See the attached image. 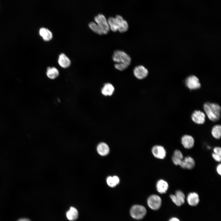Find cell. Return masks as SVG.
Instances as JSON below:
<instances>
[{"label":"cell","instance_id":"6da1fadb","mask_svg":"<svg viewBox=\"0 0 221 221\" xmlns=\"http://www.w3.org/2000/svg\"><path fill=\"white\" fill-rule=\"evenodd\" d=\"M112 59L116 63L114 65L115 68L120 71L126 69L131 62L130 56L125 52L119 50H116L114 52Z\"/></svg>","mask_w":221,"mask_h":221},{"label":"cell","instance_id":"7a4b0ae2","mask_svg":"<svg viewBox=\"0 0 221 221\" xmlns=\"http://www.w3.org/2000/svg\"><path fill=\"white\" fill-rule=\"evenodd\" d=\"M107 21L110 29L113 32L118 31L121 33H123L128 29L127 22L120 15H117L115 17H110Z\"/></svg>","mask_w":221,"mask_h":221},{"label":"cell","instance_id":"3957f363","mask_svg":"<svg viewBox=\"0 0 221 221\" xmlns=\"http://www.w3.org/2000/svg\"><path fill=\"white\" fill-rule=\"evenodd\" d=\"M204 109L208 118L210 120L215 122L220 118L221 107L216 103L207 102L204 103Z\"/></svg>","mask_w":221,"mask_h":221},{"label":"cell","instance_id":"277c9868","mask_svg":"<svg viewBox=\"0 0 221 221\" xmlns=\"http://www.w3.org/2000/svg\"><path fill=\"white\" fill-rule=\"evenodd\" d=\"M130 215L134 219L140 220L145 215L147 211L143 206L140 205H134L132 206L130 210Z\"/></svg>","mask_w":221,"mask_h":221},{"label":"cell","instance_id":"5b68a950","mask_svg":"<svg viewBox=\"0 0 221 221\" xmlns=\"http://www.w3.org/2000/svg\"><path fill=\"white\" fill-rule=\"evenodd\" d=\"M94 20L95 23L102 31L103 35L107 34L109 32L110 29L108 21L103 14H98L95 17Z\"/></svg>","mask_w":221,"mask_h":221},{"label":"cell","instance_id":"8992f818","mask_svg":"<svg viewBox=\"0 0 221 221\" xmlns=\"http://www.w3.org/2000/svg\"><path fill=\"white\" fill-rule=\"evenodd\" d=\"M162 200L161 197L156 194L150 195L148 198L147 203L148 207L153 210L159 209L162 205Z\"/></svg>","mask_w":221,"mask_h":221},{"label":"cell","instance_id":"52a82bcc","mask_svg":"<svg viewBox=\"0 0 221 221\" xmlns=\"http://www.w3.org/2000/svg\"><path fill=\"white\" fill-rule=\"evenodd\" d=\"M170 197L174 204L178 207L181 206L185 202V195L184 192L180 190L176 191L174 194H171Z\"/></svg>","mask_w":221,"mask_h":221},{"label":"cell","instance_id":"ba28073f","mask_svg":"<svg viewBox=\"0 0 221 221\" xmlns=\"http://www.w3.org/2000/svg\"><path fill=\"white\" fill-rule=\"evenodd\" d=\"M185 84L187 87L191 90L198 89L201 87L198 78L195 76L188 77L186 79Z\"/></svg>","mask_w":221,"mask_h":221},{"label":"cell","instance_id":"9c48e42d","mask_svg":"<svg viewBox=\"0 0 221 221\" xmlns=\"http://www.w3.org/2000/svg\"><path fill=\"white\" fill-rule=\"evenodd\" d=\"M152 152L155 157L160 159H165L167 154L165 148L161 145H157L153 146L152 149Z\"/></svg>","mask_w":221,"mask_h":221},{"label":"cell","instance_id":"30bf717a","mask_svg":"<svg viewBox=\"0 0 221 221\" xmlns=\"http://www.w3.org/2000/svg\"><path fill=\"white\" fill-rule=\"evenodd\" d=\"M206 116L204 112L200 110L194 111L191 115L192 121L198 124H203L205 121Z\"/></svg>","mask_w":221,"mask_h":221},{"label":"cell","instance_id":"8fae6325","mask_svg":"<svg viewBox=\"0 0 221 221\" xmlns=\"http://www.w3.org/2000/svg\"><path fill=\"white\" fill-rule=\"evenodd\" d=\"M134 76L137 79H142L147 77L148 74V70L142 65L136 67L134 69Z\"/></svg>","mask_w":221,"mask_h":221},{"label":"cell","instance_id":"7c38bea8","mask_svg":"<svg viewBox=\"0 0 221 221\" xmlns=\"http://www.w3.org/2000/svg\"><path fill=\"white\" fill-rule=\"evenodd\" d=\"M195 165V162L193 158L188 156L183 158L179 165L184 169H192L194 168Z\"/></svg>","mask_w":221,"mask_h":221},{"label":"cell","instance_id":"4fadbf2b","mask_svg":"<svg viewBox=\"0 0 221 221\" xmlns=\"http://www.w3.org/2000/svg\"><path fill=\"white\" fill-rule=\"evenodd\" d=\"M181 143L185 148L189 149L194 146L195 141L192 136L186 134L184 135L181 138Z\"/></svg>","mask_w":221,"mask_h":221},{"label":"cell","instance_id":"5bb4252c","mask_svg":"<svg viewBox=\"0 0 221 221\" xmlns=\"http://www.w3.org/2000/svg\"><path fill=\"white\" fill-rule=\"evenodd\" d=\"M186 200L188 205L192 207L196 206L200 202L199 195L195 192L189 193L187 195Z\"/></svg>","mask_w":221,"mask_h":221},{"label":"cell","instance_id":"9a60e30c","mask_svg":"<svg viewBox=\"0 0 221 221\" xmlns=\"http://www.w3.org/2000/svg\"><path fill=\"white\" fill-rule=\"evenodd\" d=\"M169 187L168 182L165 180L161 179L159 180L157 182L156 188L157 191L161 194L166 193Z\"/></svg>","mask_w":221,"mask_h":221},{"label":"cell","instance_id":"2e32d148","mask_svg":"<svg viewBox=\"0 0 221 221\" xmlns=\"http://www.w3.org/2000/svg\"><path fill=\"white\" fill-rule=\"evenodd\" d=\"M58 62L59 65L62 68H66L71 65V61L69 58L64 53H61L59 56Z\"/></svg>","mask_w":221,"mask_h":221},{"label":"cell","instance_id":"e0dca14e","mask_svg":"<svg viewBox=\"0 0 221 221\" xmlns=\"http://www.w3.org/2000/svg\"><path fill=\"white\" fill-rule=\"evenodd\" d=\"M39 33L43 40L45 41H50L53 37L52 32L49 29L45 28H41L39 30Z\"/></svg>","mask_w":221,"mask_h":221},{"label":"cell","instance_id":"ac0fdd59","mask_svg":"<svg viewBox=\"0 0 221 221\" xmlns=\"http://www.w3.org/2000/svg\"><path fill=\"white\" fill-rule=\"evenodd\" d=\"M184 158L182 152L179 150H175L172 156V161L176 165H179Z\"/></svg>","mask_w":221,"mask_h":221},{"label":"cell","instance_id":"d6986e66","mask_svg":"<svg viewBox=\"0 0 221 221\" xmlns=\"http://www.w3.org/2000/svg\"><path fill=\"white\" fill-rule=\"evenodd\" d=\"M97 150L99 155L102 156H105L108 154L110 149L108 145L106 143L101 142L98 145Z\"/></svg>","mask_w":221,"mask_h":221},{"label":"cell","instance_id":"ffe728a7","mask_svg":"<svg viewBox=\"0 0 221 221\" xmlns=\"http://www.w3.org/2000/svg\"><path fill=\"white\" fill-rule=\"evenodd\" d=\"M114 88L109 83H105L101 89V93L104 96H111L113 93Z\"/></svg>","mask_w":221,"mask_h":221},{"label":"cell","instance_id":"44dd1931","mask_svg":"<svg viewBox=\"0 0 221 221\" xmlns=\"http://www.w3.org/2000/svg\"><path fill=\"white\" fill-rule=\"evenodd\" d=\"M46 75L48 77L52 79L57 78L59 75L57 68L54 67H48L47 69Z\"/></svg>","mask_w":221,"mask_h":221},{"label":"cell","instance_id":"7402d4cb","mask_svg":"<svg viewBox=\"0 0 221 221\" xmlns=\"http://www.w3.org/2000/svg\"><path fill=\"white\" fill-rule=\"evenodd\" d=\"M66 216L67 219L71 221L76 220L78 216V211L75 208L71 207L66 213Z\"/></svg>","mask_w":221,"mask_h":221},{"label":"cell","instance_id":"603a6c76","mask_svg":"<svg viewBox=\"0 0 221 221\" xmlns=\"http://www.w3.org/2000/svg\"><path fill=\"white\" fill-rule=\"evenodd\" d=\"M106 181L108 185L111 187L116 186L119 184L120 181L119 178L115 176H108Z\"/></svg>","mask_w":221,"mask_h":221},{"label":"cell","instance_id":"cb8c5ba5","mask_svg":"<svg viewBox=\"0 0 221 221\" xmlns=\"http://www.w3.org/2000/svg\"><path fill=\"white\" fill-rule=\"evenodd\" d=\"M211 133L213 137L216 139H219L221 136V126L219 125H216L213 126Z\"/></svg>","mask_w":221,"mask_h":221},{"label":"cell","instance_id":"d4e9b609","mask_svg":"<svg viewBox=\"0 0 221 221\" xmlns=\"http://www.w3.org/2000/svg\"><path fill=\"white\" fill-rule=\"evenodd\" d=\"M88 25L90 29L95 33L99 35H103L102 31L95 22H91Z\"/></svg>","mask_w":221,"mask_h":221},{"label":"cell","instance_id":"484cf974","mask_svg":"<svg viewBox=\"0 0 221 221\" xmlns=\"http://www.w3.org/2000/svg\"><path fill=\"white\" fill-rule=\"evenodd\" d=\"M212 156L213 159L216 161L218 162H220L221 161V156L213 153L212 154Z\"/></svg>","mask_w":221,"mask_h":221},{"label":"cell","instance_id":"4316f807","mask_svg":"<svg viewBox=\"0 0 221 221\" xmlns=\"http://www.w3.org/2000/svg\"><path fill=\"white\" fill-rule=\"evenodd\" d=\"M213 153L217 154L221 156V148L219 147H215L213 149Z\"/></svg>","mask_w":221,"mask_h":221},{"label":"cell","instance_id":"83f0119b","mask_svg":"<svg viewBox=\"0 0 221 221\" xmlns=\"http://www.w3.org/2000/svg\"><path fill=\"white\" fill-rule=\"evenodd\" d=\"M221 165L220 164H219L216 166V170L218 174L220 175H221Z\"/></svg>","mask_w":221,"mask_h":221},{"label":"cell","instance_id":"f1b7e54d","mask_svg":"<svg viewBox=\"0 0 221 221\" xmlns=\"http://www.w3.org/2000/svg\"><path fill=\"white\" fill-rule=\"evenodd\" d=\"M168 221H180L177 217H173L171 218Z\"/></svg>","mask_w":221,"mask_h":221},{"label":"cell","instance_id":"f546056e","mask_svg":"<svg viewBox=\"0 0 221 221\" xmlns=\"http://www.w3.org/2000/svg\"><path fill=\"white\" fill-rule=\"evenodd\" d=\"M17 221H31L28 219L26 218H22L19 219Z\"/></svg>","mask_w":221,"mask_h":221}]
</instances>
